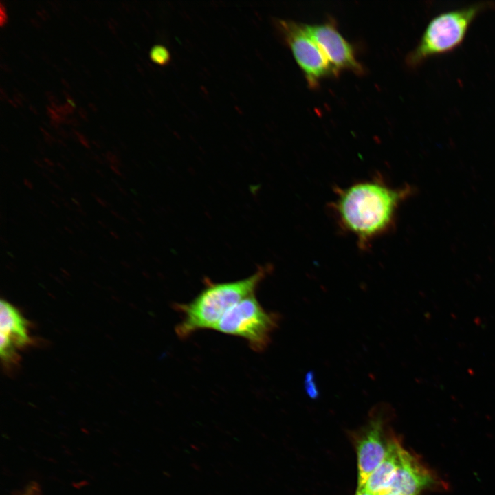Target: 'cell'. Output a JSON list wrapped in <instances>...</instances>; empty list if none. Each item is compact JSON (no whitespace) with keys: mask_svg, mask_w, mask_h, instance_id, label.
<instances>
[{"mask_svg":"<svg viewBox=\"0 0 495 495\" xmlns=\"http://www.w3.org/2000/svg\"><path fill=\"white\" fill-rule=\"evenodd\" d=\"M280 320V314L266 311L254 294L228 309L213 330L241 338L253 351L263 352L269 346Z\"/></svg>","mask_w":495,"mask_h":495,"instance_id":"277c9868","label":"cell"},{"mask_svg":"<svg viewBox=\"0 0 495 495\" xmlns=\"http://www.w3.org/2000/svg\"><path fill=\"white\" fill-rule=\"evenodd\" d=\"M401 446L395 439L390 441L386 457L362 486L373 495H380L388 491L397 468Z\"/></svg>","mask_w":495,"mask_h":495,"instance_id":"30bf717a","label":"cell"},{"mask_svg":"<svg viewBox=\"0 0 495 495\" xmlns=\"http://www.w3.org/2000/svg\"><path fill=\"white\" fill-rule=\"evenodd\" d=\"M313 380H314V375L309 373L307 375V379H306L307 386V390L308 391V394L312 397H314L318 394V391L316 389V386L314 385Z\"/></svg>","mask_w":495,"mask_h":495,"instance_id":"7c38bea8","label":"cell"},{"mask_svg":"<svg viewBox=\"0 0 495 495\" xmlns=\"http://www.w3.org/2000/svg\"><path fill=\"white\" fill-rule=\"evenodd\" d=\"M28 322L19 311L6 300L0 307V353L6 362L16 360L19 349L30 342Z\"/></svg>","mask_w":495,"mask_h":495,"instance_id":"9c48e42d","label":"cell"},{"mask_svg":"<svg viewBox=\"0 0 495 495\" xmlns=\"http://www.w3.org/2000/svg\"><path fill=\"white\" fill-rule=\"evenodd\" d=\"M380 412L373 416L357 445L358 487L365 484L369 476L386 456L389 441L384 437Z\"/></svg>","mask_w":495,"mask_h":495,"instance_id":"ba28073f","label":"cell"},{"mask_svg":"<svg viewBox=\"0 0 495 495\" xmlns=\"http://www.w3.org/2000/svg\"><path fill=\"white\" fill-rule=\"evenodd\" d=\"M275 25L291 49L309 87H316L322 78L338 74L321 48L308 34L304 24L292 20L277 19Z\"/></svg>","mask_w":495,"mask_h":495,"instance_id":"5b68a950","label":"cell"},{"mask_svg":"<svg viewBox=\"0 0 495 495\" xmlns=\"http://www.w3.org/2000/svg\"><path fill=\"white\" fill-rule=\"evenodd\" d=\"M150 58L155 63L164 66L170 61V54L168 50L162 45H155L150 51Z\"/></svg>","mask_w":495,"mask_h":495,"instance_id":"8fae6325","label":"cell"},{"mask_svg":"<svg viewBox=\"0 0 495 495\" xmlns=\"http://www.w3.org/2000/svg\"><path fill=\"white\" fill-rule=\"evenodd\" d=\"M304 26L337 73L342 69L351 70L358 74L364 72L351 43L341 34L334 23L324 22L304 24Z\"/></svg>","mask_w":495,"mask_h":495,"instance_id":"8992f818","label":"cell"},{"mask_svg":"<svg viewBox=\"0 0 495 495\" xmlns=\"http://www.w3.org/2000/svg\"><path fill=\"white\" fill-rule=\"evenodd\" d=\"M44 162H45V164H46L47 166H54L53 162H52V161H50V160L47 159V158H45V159H44Z\"/></svg>","mask_w":495,"mask_h":495,"instance_id":"ac0fdd59","label":"cell"},{"mask_svg":"<svg viewBox=\"0 0 495 495\" xmlns=\"http://www.w3.org/2000/svg\"><path fill=\"white\" fill-rule=\"evenodd\" d=\"M270 270L269 265L261 266L249 277L234 281L205 280L204 289L191 301L175 304L173 308L181 315L176 335L185 339L198 331L213 329L228 309L255 294Z\"/></svg>","mask_w":495,"mask_h":495,"instance_id":"7a4b0ae2","label":"cell"},{"mask_svg":"<svg viewBox=\"0 0 495 495\" xmlns=\"http://www.w3.org/2000/svg\"><path fill=\"white\" fill-rule=\"evenodd\" d=\"M380 495H396V494H393V493H392V492H385V493L382 494H380Z\"/></svg>","mask_w":495,"mask_h":495,"instance_id":"ffe728a7","label":"cell"},{"mask_svg":"<svg viewBox=\"0 0 495 495\" xmlns=\"http://www.w3.org/2000/svg\"><path fill=\"white\" fill-rule=\"evenodd\" d=\"M437 483L434 474L401 446L397 468L388 492L396 495H418Z\"/></svg>","mask_w":495,"mask_h":495,"instance_id":"52a82bcc","label":"cell"},{"mask_svg":"<svg viewBox=\"0 0 495 495\" xmlns=\"http://www.w3.org/2000/svg\"><path fill=\"white\" fill-rule=\"evenodd\" d=\"M110 234H111L113 237H114V238H116V239H119V237H118L119 236L118 235V234L116 233V232H113V231H111V232H110Z\"/></svg>","mask_w":495,"mask_h":495,"instance_id":"d6986e66","label":"cell"},{"mask_svg":"<svg viewBox=\"0 0 495 495\" xmlns=\"http://www.w3.org/2000/svg\"><path fill=\"white\" fill-rule=\"evenodd\" d=\"M494 6L493 2H478L434 16L428 23L417 46L407 55V65L415 67L432 56L456 49L464 40L476 17Z\"/></svg>","mask_w":495,"mask_h":495,"instance_id":"3957f363","label":"cell"},{"mask_svg":"<svg viewBox=\"0 0 495 495\" xmlns=\"http://www.w3.org/2000/svg\"><path fill=\"white\" fill-rule=\"evenodd\" d=\"M111 169L118 176H122V173L119 169L118 166H116L115 165L110 164Z\"/></svg>","mask_w":495,"mask_h":495,"instance_id":"5bb4252c","label":"cell"},{"mask_svg":"<svg viewBox=\"0 0 495 495\" xmlns=\"http://www.w3.org/2000/svg\"><path fill=\"white\" fill-rule=\"evenodd\" d=\"M355 495H373L366 491L363 487H358V490Z\"/></svg>","mask_w":495,"mask_h":495,"instance_id":"4fadbf2b","label":"cell"},{"mask_svg":"<svg viewBox=\"0 0 495 495\" xmlns=\"http://www.w3.org/2000/svg\"><path fill=\"white\" fill-rule=\"evenodd\" d=\"M0 10H1L0 22H1V25H2L3 24V23L6 22V16H5L4 10H3V5H2V4H1V9H0Z\"/></svg>","mask_w":495,"mask_h":495,"instance_id":"9a60e30c","label":"cell"},{"mask_svg":"<svg viewBox=\"0 0 495 495\" xmlns=\"http://www.w3.org/2000/svg\"><path fill=\"white\" fill-rule=\"evenodd\" d=\"M23 183L29 189H31V190L33 189V188H34L33 184H32V182L30 180H28L27 179H24Z\"/></svg>","mask_w":495,"mask_h":495,"instance_id":"e0dca14e","label":"cell"},{"mask_svg":"<svg viewBox=\"0 0 495 495\" xmlns=\"http://www.w3.org/2000/svg\"><path fill=\"white\" fill-rule=\"evenodd\" d=\"M93 196L94 197L95 199H96L101 206H104V207H107V205H108V204H107V203L104 200L102 199L100 197H99L98 196H97V195H94Z\"/></svg>","mask_w":495,"mask_h":495,"instance_id":"2e32d148","label":"cell"},{"mask_svg":"<svg viewBox=\"0 0 495 495\" xmlns=\"http://www.w3.org/2000/svg\"><path fill=\"white\" fill-rule=\"evenodd\" d=\"M332 204L341 227L365 248L395 226L397 211L416 189L409 184L392 187L380 178L340 188Z\"/></svg>","mask_w":495,"mask_h":495,"instance_id":"6da1fadb","label":"cell"}]
</instances>
